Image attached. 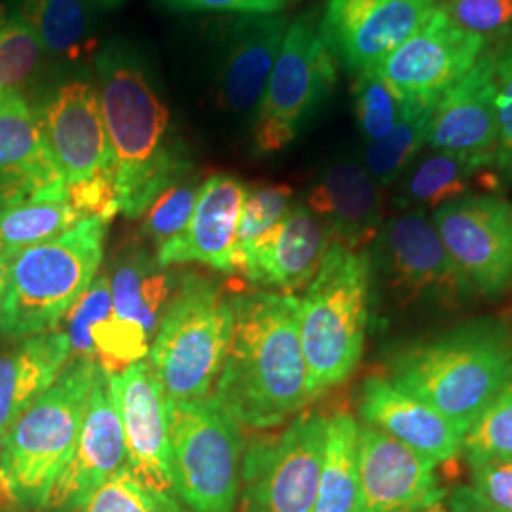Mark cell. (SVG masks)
Returning a JSON list of instances; mask_svg holds the SVG:
<instances>
[{
  "mask_svg": "<svg viewBox=\"0 0 512 512\" xmlns=\"http://www.w3.org/2000/svg\"><path fill=\"white\" fill-rule=\"evenodd\" d=\"M35 114L67 186L114 169L99 93L88 71L76 67L55 80Z\"/></svg>",
  "mask_w": 512,
  "mask_h": 512,
  "instance_id": "5bb4252c",
  "label": "cell"
},
{
  "mask_svg": "<svg viewBox=\"0 0 512 512\" xmlns=\"http://www.w3.org/2000/svg\"><path fill=\"white\" fill-rule=\"evenodd\" d=\"M109 380L124 427L129 471L152 492L179 499L171 467L169 401L158 378L147 361H139Z\"/></svg>",
  "mask_w": 512,
  "mask_h": 512,
  "instance_id": "ac0fdd59",
  "label": "cell"
},
{
  "mask_svg": "<svg viewBox=\"0 0 512 512\" xmlns=\"http://www.w3.org/2000/svg\"><path fill=\"white\" fill-rule=\"evenodd\" d=\"M84 217L69 200V192L0 209V258L8 264L21 251L59 238Z\"/></svg>",
  "mask_w": 512,
  "mask_h": 512,
  "instance_id": "4dcf8cb0",
  "label": "cell"
},
{
  "mask_svg": "<svg viewBox=\"0 0 512 512\" xmlns=\"http://www.w3.org/2000/svg\"><path fill=\"white\" fill-rule=\"evenodd\" d=\"M46 57L35 31L4 10L0 14V95H23L37 80Z\"/></svg>",
  "mask_w": 512,
  "mask_h": 512,
  "instance_id": "d6a6232c",
  "label": "cell"
},
{
  "mask_svg": "<svg viewBox=\"0 0 512 512\" xmlns=\"http://www.w3.org/2000/svg\"><path fill=\"white\" fill-rule=\"evenodd\" d=\"M6 270H8V264L0 258V293H2V285H4V277H6Z\"/></svg>",
  "mask_w": 512,
  "mask_h": 512,
  "instance_id": "681fc988",
  "label": "cell"
},
{
  "mask_svg": "<svg viewBox=\"0 0 512 512\" xmlns=\"http://www.w3.org/2000/svg\"><path fill=\"white\" fill-rule=\"evenodd\" d=\"M232 308V342L213 399L239 425L274 429L311 403L298 298L251 291L234 296Z\"/></svg>",
  "mask_w": 512,
  "mask_h": 512,
  "instance_id": "7a4b0ae2",
  "label": "cell"
},
{
  "mask_svg": "<svg viewBox=\"0 0 512 512\" xmlns=\"http://www.w3.org/2000/svg\"><path fill=\"white\" fill-rule=\"evenodd\" d=\"M69 361L71 344L61 329L25 338L18 348L0 355V444Z\"/></svg>",
  "mask_w": 512,
  "mask_h": 512,
  "instance_id": "4316f807",
  "label": "cell"
},
{
  "mask_svg": "<svg viewBox=\"0 0 512 512\" xmlns=\"http://www.w3.org/2000/svg\"><path fill=\"white\" fill-rule=\"evenodd\" d=\"M437 99L406 101L403 116L384 139L368 143L363 150V164L382 188L395 186L404 171L427 147V133Z\"/></svg>",
  "mask_w": 512,
  "mask_h": 512,
  "instance_id": "1f68e13d",
  "label": "cell"
},
{
  "mask_svg": "<svg viewBox=\"0 0 512 512\" xmlns=\"http://www.w3.org/2000/svg\"><path fill=\"white\" fill-rule=\"evenodd\" d=\"M93 8L86 0H10L6 12L25 21L48 59L76 67L90 59L97 44Z\"/></svg>",
  "mask_w": 512,
  "mask_h": 512,
  "instance_id": "83f0119b",
  "label": "cell"
},
{
  "mask_svg": "<svg viewBox=\"0 0 512 512\" xmlns=\"http://www.w3.org/2000/svg\"><path fill=\"white\" fill-rule=\"evenodd\" d=\"M306 205L323 224L330 243L365 251L385 220L384 188L368 173L361 158L340 156L321 169L311 184Z\"/></svg>",
  "mask_w": 512,
  "mask_h": 512,
  "instance_id": "ffe728a7",
  "label": "cell"
},
{
  "mask_svg": "<svg viewBox=\"0 0 512 512\" xmlns=\"http://www.w3.org/2000/svg\"><path fill=\"white\" fill-rule=\"evenodd\" d=\"M107 234L109 222L88 217L59 238L14 256L0 293V334L25 340L59 329L99 272Z\"/></svg>",
  "mask_w": 512,
  "mask_h": 512,
  "instance_id": "8992f818",
  "label": "cell"
},
{
  "mask_svg": "<svg viewBox=\"0 0 512 512\" xmlns=\"http://www.w3.org/2000/svg\"><path fill=\"white\" fill-rule=\"evenodd\" d=\"M289 21L275 16H232L220 25L213 95L220 110L255 118Z\"/></svg>",
  "mask_w": 512,
  "mask_h": 512,
  "instance_id": "e0dca14e",
  "label": "cell"
},
{
  "mask_svg": "<svg viewBox=\"0 0 512 512\" xmlns=\"http://www.w3.org/2000/svg\"><path fill=\"white\" fill-rule=\"evenodd\" d=\"M73 512H190L179 499L147 488L128 465Z\"/></svg>",
  "mask_w": 512,
  "mask_h": 512,
  "instance_id": "8d00e7d4",
  "label": "cell"
},
{
  "mask_svg": "<svg viewBox=\"0 0 512 512\" xmlns=\"http://www.w3.org/2000/svg\"><path fill=\"white\" fill-rule=\"evenodd\" d=\"M338 61L308 10L287 25L266 92L253 118V143L262 156L277 154L302 135L336 86Z\"/></svg>",
  "mask_w": 512,
  "mask_h": 512,
  "instance_id": "ba28073f",
  "label": "cell"
},
{
  "mask_svg": "<svg viewBox=\"0 0 512 512\" xmlns=\"http://www.w3.org/2000/svg\"><path fill=\"white\" fill-rule=\"evenodd\" d=\"M112 313L114 308H112L109 275H95L92 285L82 293V296L74 302L73 308L63 317L67 325L65 334L71 344V357L95 359L90 329L95 323L107 319Z\"/></svg>",
  "mask_w": 512,
  "mask_h": 512,
  "instance_id": "ab89813d",
  "label": "cell"
},
{
  "mask_svg": "<svg viewBox=\"0 0 512 512\" xmlns=\"http://www.w3.org/2000/svg\"><path fill=\"white\" fill-rule=\"evenodd\" d=\"M492 44L439 8L376 69L403 101L439 99Z\"/></svg>",
  "mask_w": 512,
  "mask_h": 512,
  "instance_id": "9a60e30c",
  "label": "cell"
},
{
  "mask_svg": "<svg viewBox=\"0 0 512 512\" xmlns=\"http://www.w3.org/2000/svg\"><path fill=\"white\" fill-rule=\"evenodd\" d=\"M437 467L399 440L359 423L355 512H420L444 501Z\"/></svg>",
  "mask_w": 512,
  "mask_h": 512,
  "instance_id": "d6986e66",
  "label": "cell"
},
{
  "mask_svg": "<svg viewBox=\"0 0 512 512\" xmlns=\"http://www.w3.org/2000/svg\"><path fill=\"white\" fill-rule=\"evenodd\" d=\"M93 355L107 376H116L139 361L150 351V334L135 321L122 319L116 313L95 323L90 329Z\"/></svg>",
  "mask_w": 512,
  "mask_h": 512,
  "instance_id": "d590c367",
  "label": "cell"
},
{
  "mask_svg": "<svg viewBox=\"0 0 512 512\" xmlns=\"http://www.w3.org/2000/svg\"><path fill=\"white\" fill-rule=\"evenodd\" d=\"M448 512H505L476 494L471 486H456L448 495Z\"/></svg>",
  "mask_w": 512,
  "mask_h": 512,
  "instance_id": "bcb514c9",
  "label": "cell"
},
{
  "mask_svg": "<svg viewBox=\"0 0 512 512\" xmlns=\"http://www.w3.org/2000/svg\"><path fill=\"white\" fill-rule=\"evenodd\" d=\"M471 467V488L501 511L512 512V459L475 463Z\"/></svg>",
  "mask_w": 512,
  "mask_h": 512,
  "instance_id": "f6af8a7d",
  "label": "cell"
},
{
  "mask_svg": "<svg viewBox=\"0 0 512 512\" xmlns=\"http://www.w3.org/2000/svg\"><path fill=\"white\" fill-rule=\"evenodd\" d=\"M247 186L238 177L217 173L203 181L186 228L158 251L162 268L198 262L217 272L236 274V238Z\"/></svg>",
  "mask_w": 512,
  "mask_h": 512,
  "instance_id": "d4e9b609",
  "label": "cell"
},
{
  "mask_svg": "<svg viewBox=\"0 0 512 512\" xmlns=\"http://www.w3.org/2000/svg\"><path fill=\"white\" fill-rule=\"evenodd\" d=\"M200 188L202 183L194 171L181 181L171 184L158 196V200L148 207L147 213L143 215L141 232L156 247V251L186 228L196 209Z\"/></svg>",
  "mask_w": 512,
  "mask_h": 512,
  "instance_id": "74e56055",
  "label": "cell"
},
{
  "mask_svg": "<svg viewBox=\"0 0 512 512\" xmlns=\"http://www.w3.org/2000/svg\"><path fill=\"white\" fill-rule=\"evenodd\" d=\"M175 492L190 512H236L243 437L211 397L167 404Z\"/></svg>",
  "mask_w": 512,
  "mask_h": 512,
  "instance_id": "9c48e42d",
  "label": "cell"
},
{
  "mask_svg": "<svg viewBox=\"0 0 512 512\" xmlns=\"http://www.w3.org/2000/svg\"><path fill=\"white\" fill-rule=\"evenodd\" d=\"M461 29L499 44L512 38V0H440Z\"/></svg>",
  "mask_w": 512,
  "mask_h": 512,
  "instance_id": "60d3db41",
  "label": "cell"
},
{
  "mask_svg": "<svg viewBox=\"0 0 512 512\" xmlns=\"http://www.w3.org/2000/svg\"><path fill=\"white\" fill-rule=\"evenodd\" d=\"M501 179L494 162L423 148L403 177L395 183L393 207L397 211L431 213L444 203L454 202L469 194L497 192Z\"/></svg>",
  "mask_w": 512,
  "mask_h": 512,
  "instance_id": "484cf974",
  "label": "cell"
},
{
  "mask_svg": "<svg viewBox=\"0 0 512 512\" xmlns=\"http://www.w3.org/2000/svg\"><path fill=\"white\" fill-rule=\"evenodd\" d=\"M327 416L300 412L277 435L251 440L241 458V512H313Z\"/></svg>",
  "mask_w": 512,
  "mask_h": 512,
  "instance_id": "8fae6325",
  "label": "cell"
},
{
  "mask_svg": "<svg viewBox=\"0 0 512 512\" xmlns=\"http://www.w3.org/2000/svg\"><path fill=\"white\" fill-rule=\"evenodd\" d=\"M97 370L95 359L71 357L54 385L12 425L0 444V505L44 511L73 454Z\"/></svg>",
  "mask_w": 512,
  "mask_h": 512,
  "instance_id": "5b68a950",
  "label": "cell"
},
{
  "mask_svg": "<svg viewBox=\"0 0 512 512\" xmlns=\"http://www.w3.org/2000/svg\"><path fill=\"white\" fill-rule=\"evenodd\" d=\"M429 215L476 296L494 300L511 291L512 202L497 192H478Z\"/></svg>",
  "mask_w": 512,
  "mask_h": 512,
  "instance_id": "7c38bea8",
  "label": "cell"
},
{
  "mask_svg": "<svg viewBox=\"0 0 512 512\" xmlns=\"http://www.w3.org/2000/svg\"><path fill=\"white\" fill-rule=\"evenodd\" d=\"M93 69L120 213L141 219L171 184L194 173L190 150L173 124L160 74L139 44L109 40Z\"/></svg>",
  "mask_w": 512,
  "mask_h": 512,
  "instance_id": "6da1fadb",
  "label": "cell"
},
{
  "mask_svg": "<svg viewBox=\"0 0 512 512\" xmlns=\"http://www.w3.org/2000/svg\"><path fill=\"white\" fill-rule=\"evenodd\" d=\"M497 150L495 171L501 183L512 184V38L494 44Z\"/></svg>",
  "mask_w": 512,
  "mask_h": 512,
  "instance_id": "b9f144b4",
  "label": "cell"
},
{
  "mask_svg": "<svg viewBox=\"0 0 512 512\" xmlns=\"http://www.w3.org/2000/svg\"><path fill=\"white\" fill-rule=\"evenodd\" d=\"M490 160L497 150L494 44L437 99L427 147Z\"/></svg>",
  "mask_w": 512,
  "mask_h": 512,
  "instance_id": "44dd1931",
  "label": "cell"
},
{
  "mask_svg": "<svg viewBox=\"0 0 512 512\" xmlns=\"http://www.w3.org/2000/svg\"><path fill=\"white\" fill-rule=\"evenodd\" d=\"M353 109L359 133L368 143L389 135L403 116L406 101L389 88L376 69L353 76Z\"/></svg>",
  "mask_w": 512,
  "mask_h": 512,
  "instance_id": "e575fe53",
  "label": "cell"
},
{
  "mask_svg": "<svg viewBox=\"0 0 512 512\" xmlns=\"http://www.w3.org/2000/svg\"><path fill=\"white\" fill-rule=\"evenodd\" d=\"M359 495V423L338 412L327 418L323 467L313 512H355Z\"/></svg>",
  "mask_w": 512,
  "mask_h": 512,
  "instance_id": "f546056e",
  "label": "cell"
},
{
  "mask_svg": "<svg viewBox=\"0 0 512 512\" xmlns=\"http://www.w3.org/2000/svg\"><path fill=\"white\" fill-rule=\"evenodd\" d=\"M128 465L124 427L110 389L99 368L84 410L73 454L50 490L44 512H73L86 503L110 476Z\"/></svg>",
  "mask_w": 512,
  "mask_h": 512,
  "instance_id": "2e32d148",
  "label": "cell"
},
{
  "mask_svg": "<svg viewBox=\"0 0 512 512\" xmlns=\"http://www.w3.org/2000/svg\"><path fill=\"white\" fill-rule=\"evenodd\" d=\"M67 194V183L21 93L0 95V209Z\"/></svg>",
  "mask_w": 512,
  "mask_h": 512,
  "instance_id": "cb8c5ba5",
  "label": "cell"
},
{
  "mask_svg": "<svg viewBox=\"0 0 512 512\" xmlns=\"http://www.w3.org/2000/svg\"><path fill=\"white\" fill-rule=\"evenodd\" d=\"M173 14H228V16H275L283 14L289 0H160Z\"/></svg>",
  "mask_w": 512,
  "mask_h": 512,
  "instance_id": "ee69618b",
  "label": "cell"
},
{
  "mask_svg": "<svg viewBox=\"0 0 512 512\" xmlns=\"http://www.w3.org/2000/svg\"><path fill=\"white\" fill-rule=\"evenodd\" d=\"M357 412L365 425L399 440L435 467L461 456L463 435L458 427L431 404L397 387L382 374L363 380Z\"/></svg>",
  "mask_w": 512,
  "mask_h": 512,
  "instance_id": "603a6c76",
  "label": "cell"
},
{
  "mask_svg": "<svg viewBox=\"0 0 512 512\" xmlns=\"http://www.w3.org/2000/svg\"><path fill=\"white\" fill-rule=\"evenodd\" d=\"M69 200L74 209L84 217H97V219L110 222L120 213V203L116 194L114 183V169L99 171L86 181L69 184L67 186Z\"/></svg>",
  "mask_w": 512,
  "mask_h": 512,
  "instance_id": "7bdbcfd3",
  "label": "cell"
},
{
  "mask_svg": "<svg viewBox=\"0 0 512 512\" xmlns=\"http://www.w3.org/2000/svg\"><path fill=\"white\" fill-rule=\"evenodd\" d=\"M393 384L431 404L461 435L512 380V336L495 319L406 342L387 359Z\"/></svg>",
  "mask_w": 512,
  "mask_h": 512,
  "instance_id": "3957f363",
  "label": "cell"
},
{
  "mask_svg": "<svg viewBox=\"0 0 512 512\" xmlns=\"http://www.w3.org/2000/svg\"><path fill=\"white\" fill-rule=\"evenodd\" d=\"M109 279L114 313L143 325L150 336L181 281L141 247H126L116 256Z\"/></svg>",
  "mask_w": 512,
  "mask_h": 512,
  "instance_id": "f1b7e54d",
  "label": "cell"
},
{
  "mask_svg": "<svg viewBox=\"0 0 512 512\" xmlns=\"http://www.w3.org/2000/svg\"><path fill=\"white\" fill-rule=\"evenodd\" d=\"M291 207L293 190L285 184L256 186L253 190H247L236 238V270L239 258L245 255L266 232H270L275 224L289 213Z\"/></svg>",
  "mask_w": 512,
  "mask_h": 512,
  "instance_id": "f35d334b",
  "label": "cell"
},
{
  "mask_svg": "<svg viewBox=\"0 0 512 512\" xmlns=\"http://www.w3.org/2000/svg\"><path fill=\"white\" fill-rule=\"evenodd\" d=\"M461 456L469 465L512 459V380L465 431Z\"/></svg>",
  "mask_w": 512,
  "mask_h": 512,
  "instance_id": "836d02e7",
  "label": "cell"
},
{
  "mask_svg": "<svg viewBox=\"0 0 512 512\" xmlns=\"http://www.w3.org/2000/svg\"><path fill=\"white\" fill-rule=\"evenodd\" d=\"M370 251L330 243L298 298V329L308 368L310 401L348 382L361 363L370 319Z\"/></svg>",
  "mask_w": 512,
  "mask_h": 512,
  "instance_id": "277c9868",
  "label": "cell"
},
{
  "mask_svg": "<svg viewBox=\"0 0 512 512\" xmlns=\"http://www.w3.org/2000/svg\"><path fill=\"white\" fill-rule=\"evenodd\" d=\"M330 238L306 203L289 213L238 260L236 274L266 291L293 294L306 289L317 274Z\"/></svg>",
  "mask_w": 512,
  "mask_h": 512,
  "instance_id": "7402d4cb",
  "label": "cell"
},
{
  "mask_svg": "<svg viewBox=\"0 0 512 512\" xmlns=\"http://www.w3.org/2000/svg\"><path fill=\"white\" fill-rule=\"evenodd\" d=\"M92 8H99V10H114L118 6H122L126 0H86Z\"/></svg>",
  "mask_w": 512,
  "mask_h": 512,
  "instance_id": "7dc6e473",
  "label": "cell"
},
{
  "mask_svg": "<svg viewBox=\"0 0 512 512\" xmlns=\"http://www.w3.org/2000/svg\"><path fill=\"white\" fill-rule=\"evenodd\" d=\"M420 512H448V507L444 505V501H437V503H433V505L425 507V509Z\"/></svg>",
  "mask_w": 512,
  "mask_h": 512,
  "instance_id": "c3c4849f",
  "label": "cell"
},
{
  "mask_svg": "<svg viewBox=\"0 0 512 512\" xmlns=\"http://www.w3.org/2000/svg\"><path fill=\"white\" fill-rule=\"evenodd\" d=\"M234 308L222 287L198 274L181 277L148 351L167 401L207 399L232 342Z\"/></svg>",
  "mask_w": 512,
  "mask_h": 512,
  "instance_id": "52a82bcc",
  "label": "cell"
},
{
  "mask_svg": "<svg viewBox=\"0 0 512 512\" xmlns=\"http://www.w3.org/2000/svg\"><path fill=\"white\" fill-rule=\"evenodd\" d=\"M440 0H327L319 29L351 76L378 69L433 16Z\"/></svg>",
  "mask_w": 512,
  "mask_h": 512,
  "instance_id": "4fadbf2b",
  "label": "cell"
},
{
  "mask_svg": "<svg viewBox=\"0 0 512 512\" xmlns=\"http://www.w3.org/2000/svg\"><path fill=\"white\" fill-rule=\"evenodd\" d=\"M372 245V268L399 308L454 313L475 300V289L446 251L429 213L395 209Z\"/></svg>",
  "mask_w": 512,
  "mask_h": 512,
  "instance_id": "30bf717a",
  "label": "cell"
}]
</instances>
